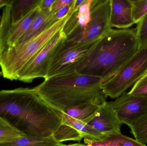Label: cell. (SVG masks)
<instances>
[{
	"label": "cell",
	"mask_w": 147,
	"mask_h": 146,
	"mask_svg": "<svg viewBox=\"0 0 147 146\" xmlns=\"http://www.w3.org/2000/svg\"><path fill=\"white\" fill-rule=\"evenodd\" d=\"M0 117L26 136L47 137L61 125L62 112L43 101L34 88L0 91Z\"/></svg>",
	"instance_id": "cell-1"
},
{
	"label": "cell",
	"mask_w": 147,
	"mask_h": 146,
	"mask_svg": "<svg viewBox=\"0 0 147 146\" xmlns=\"http://www.w3.org/2000/svg\"><path fill=\"white\" fill-rule=\"evenodd\" d=\"M102 82L99 77L74 71L45 79L34 89L43 101L63 112L82 105H103L107 101L101 88Z\"/></svg>",
	"instance_id": "cell-2"
},
{
	"label": "cell",
	"mask_w": 147,
	"mask_h": 146,
	"mask_svg": "<svg viewBox=\"0 0 147 146\" xmlns=\"http://www.w3.org/2000/svg\"><path fill=\"white\" fill-rule=\"evenodd\" d=\"M138 50L136 28H112L98 40L75 71L99 77L104 82L115 75Z\"/></svg>",
	"instance_id": "cell-3"
},
{
	"label": "cell",
	"mask_w": 147,
	"mask_h": 146,
	"mask_svg": "<svg viewBox=\"0 0 147 146\" xmlns=\"http://www.w3.org/2000/svg\"><path fill=\"white\" fill-rule=\"evenodd\" d=\"M73 9L46 30L20 47H10L5 44L0 53L2 76L9 80H18L19 75L44 47L63 28L74 12Z\"/></svg>",
	"instance_id": "cell-4"
},
{
	"label": "cell",
	"mask_w": 147,
	"mask_h": 146,
	"mask_svg": "<svg viewBox=\"0 0 147 146\" xmlns=\"http://www.w3.org/2000/svg\"><path fill=\"white\" fill-rule=\"evenodd\" d=\"M111 12V0H92L90 22L85 27L74 31L66 36L59 51L101 39L112 29L110 24Z\"/></svg>",
	"instance_id": "cell-5"
},
{
	"label": "cell",
	"mask_w": 147,
	"mask_h": 146,
	"mask_svg": "<svg viewBox=\"0 0 147 146\" xmlns=\"http://www.w3.org/2000/svg\"><path fill=\"white\" fill-rule=\"evenodd\" d=\"M147 73V45L138 50L112 78L102 82L105 97L117 98Z\"/></svg>",
	"instance_id": "cell-6"
},
{
	"label": "cell",
	"mask_w": 147,
	"mask_h": 146,
	"mask_svg": "<svg viewBox=\"0 0 147 146\" xmlns=\"http://www.w3.org/2000/svg\"><path fill=\"white\" fill-rule=\"evenodd\" d=\"M66 38L63 29L35 56L19 75L18 80L31 83L37 78L45 79L52 61Z\"/></svg>",
	"instance_id": "cell-7"
},
{
	"label": "cell",
	"mask_w": 147,
	"mask_h": 146,
	"mask_svg": "<svg viewBox=\"0 0 147 146\" xmlns=\"http://www.w3.org/2000/svg\"><path fill=\"white\" fill-rule=\"evenodd\" d=\"M98 40L59 51L51 63L45 79L75 71L78 66L88 56Z\"/></svg>",
	"instance_id": "cell-8"
},
{
	"label": "cell",
	"mask_w": 147,
	"mask_h": 146,
	"mask_svg": "<svg viewBox=\"0 0 147 146\" xmlns=\"http://www.w3.org/2000/svg\"><path fill=\"white\" fill-rule=\"evenodd\" d=\"M112 106L122 124L129 127L147 113V98L125 92L112 102Z\"/></svg>",
	"instance_id": "cell-9"
},
{
	"label": "cell",
	"mask_w": 147,
	"mask_h": 146,
	"mask_svg": "<svg viewBox=\"0 0 147 146\" xmlns=\"http://www.w3.org/2000/svg\"><path fill=\"white\" fill-rule=\"evenodd\" d=\"M86 123L104 135L121 133L122 123L112 106V102H106Z\"/></svg>",
	"instance_id": "cell-10"
},
{
	"label": "cell",
	"mask_w": 147,
	"mask_h": 146,
	"mask_svg": "<svg viewBox=\"0 0 147 146\" xmlns=\"http://www.w3.org/2000/svg\"><path fill=\"white\" fill-rule=\"evenodd\" d=\"M57 21L55 14L52 12L51 9H40L29 28L19 39L14 46L12 47L16 48L25 44Z\"/></svg>",
	"instance_id": "cell-11"
},
{
	"label": "cell",
	"mask_w": 147,
	"mask_h": 146,
	"mask_svg": "<svg viewBox=\"0 0 147 146\" xmlns=\"http://www.w3.org/2000/svg\"><path fill=\"white\" fill-rule=\"evenodd\" d=\"M131 0H111L110 27L129 29L135 24L132 16Z\"/></svg>",
	"instance_id": "cell-12"
},
{
	"label": "cell",
	"mask_w": 147,
	"mask_h": 146,
	"mask_svg": "<svg viewBox=\"0 0 147 146\" xmlns=\"http://www.w3.org/2000/svg\"><path fill=\"white\" fill-rule=\"evenodd\" d=\"M40 10L39 6L30 11L21 19L14 25H11L6 39V45L13 47L19 39L25 33Z\"/></svg>",
	"instance_id": "cell-13"
},
{
	"label": "cell",
	"mask_w": 147,
	"mask_h": 146,
	"mask_svg": "<svg viewBox=\"0 0 147 146\" xmlns=\"http://www.w3.org/2000/svg\"><path fill=\"white\" fill-rule=\"evenodd\" d=\"M62 121L71 125L79 131L83 136L86 145L102 139L105 135L82 121L74 119L62 112Z\"/></svg>",
	"instance_id": "cell-14"
},
{
	"label": "cell",
	"mask_w": 147,
	"mask_h": 146,
	"mask_svg": "<svg viewBox=\"0 0 147 146\" xmlns=\"http://www.w3.org/2000/svg\"><path fill=\"white\" fill-rule=\"evenodd\" d=\"M57 141L53 135L47 137L23 136L11 141L0 144V146H67Z\"/></svg>",
	"instance_id": "cell-15"
},
{
	"label": "cell",
	"mask_w": 147,
	"mask_h": 146,
	"mask_svg": "<svg viewBox=\"0 0 147 146\" xmlns=\"http://www.w3.org/2000/svg\"><path fill=\"white\" fill-rule=\"evenodd\" d=\"M41 0H12L10 4L11 25L17 23L30 11L38 6Z\"/></svg>",
	"instance_id": "cell-16"
},
{
	"label": "cell",
	"mask_w": 147,
	"mask_h": 146,
	"mask_svg": "<svg viewBox=\"0 0 147 146\" xmlns=\"http://www.w3.org/2000/svg\"><path fill=\"white\" fill-rule=\"evenodd\" d=\"M85 146H146L136 139L121 133L105 135L102 139L94 141Z\"/></svg>",
	"instance_id": "cell-17"
},
{
	"label": "cell",
	"mask_w": 147,
	"mask_h": 146,
	"mask_svg": "<svg viewBox=\"0 0 147 146\" xmlns=\"http://www.w3.org/2000/svg\"><path fill=\"white\" fill-rule=\"evenodd\" d=\"M100 107L95 105L87 104L71 107L61 112L85 123L97 113Z\"/></svg>",
	"instance_id": "cell-18"
},
{
	"label": "cell",
	"mask_w": 147,
	"mask_h": 146,
	"mask_svg": "<svg viewBox=\"0 0 147 146\" xmlns=\"http://www.w3.org/2000/svg\"><path fill=\"white\" fill-rule=\"evenodd\" d=\"M53 135L55 139L60 143L69 141L80 142L84 139L82 134L76 129L63 122Z\"/></svg>",
	"instance_id": "cell-19"
},
{
	"label": "cell",
	"mask_w": 147,
	"mask_h": 146,
	"mask_svg": "<svg viewBox=\"0 0 147 146\" xmlns=\"http://www.w3.org/2000/svg\"><path fill=\"white\" fill-rule=\"evenodd\" d=\"M23 136L26 135L7 121L0 117V144L11 141Z\"/></svg>",
	"instance_id": "cell-20"
},
{
	"label": "cell",
	"mask_w": 147,
	"mask_h": 146,
	"mask_svg": "<svg viewBox=\"0 0 147 146\" xmlns=\"http://www.w3.org/2000/svg\"><path fill=\"white\" fill-rule=\"evenodd\" d=\"M129 127L137 141L143 145L147 144V113Z\"/></svg>",
	"instance_id": "cell-21"
},
{
	"label": "cell",
	"mask_w": 147,
	"mask_h": 146,
	"mask_svg": "<svg viewBox=\"0 0 147 146\" xmlns=\"http://www.w3.org/2000/svg\"><path fill=\"white\" fill-rule=\"evenodd\" d=\"M11 3L4 7L1 15V20L0 24V53L3 47L6 44L7 36L11 26L10 18Z\"/></svg>",
	"instance_id": "cell-22"
},
{
	"label": "cell",
	"mask_w": 147,
	"mask_h": 146,
	"mask_svg": "<svg viewBox=\"0 0 147 146\" xmlns=\"http://www.w3.org/2000/svg\"><path fill=\"white\" fill-rule=\"evenodd\" d=\"M132 16L135 24H138L147 13V0H131Z\"/></svg>",
	"instance_id": "cell-23"
},
{
	"label": "cell",
	"mask_w": 147,
	"mask_h": 146,
	"mask_svg": "<svg viewBox=\"0 0 147 146\" xmlns=\"http://www.w3.org/2000/svg\"><path fill=\"white\" fill-rule=\"evenodd\" d=\"M138 50L147 45V13L136 27Z\"/></svg>",
	"instance_id": "cell-24"
},
{
	"label": "cell",
	"mask_w": 147,
	"mask_h": 146,
	"mask_svg": "<svg viewBox=\"0 0 147 146\" xmlns=\"http://www.w3.org/2000/svg\"><path fill=\"white\" fill-rule=\"evenodd\" d=\"M128 93L136 97L147 98V73L134 84Z\"/></svg>",
	"instance_id": "cell-25"
},
{
	"label": "cell",
	"mask_w": 147,
	"mask_h": 146,
	"mask_svg": "<svg viewBox=\"0 0 147 146\" xmlns=\"http://www.w3.org/2000/svg\"><path fill=\"white\" fill-rule=\"evenodd\" d=\"M74 1L75 0H73L71 3L65 6L62 9L58 11L56 13H54L58 20L66 16L73 9H74Z\"/></svg>",
	"instance_id": "cell-26"
},
{
	"label": "cell",
	"mask_w": 147,
	"mask_h": 146,
	"mask_svg": "<svg viewBox=\"0 0 147 146\" xmlns=\"http://www.w3.org/2000/svg\"><path fill=\"white\" fill-rule=\"evenodd\" d=\"M73 1V0H56L52 6L51 10L53 13H56L63 8L71 3Z\"/></svg>",
	"instance_id": "cell-27"
},
{
	"label": "cell",
	"mask_w": 147,
	"mask_h": 146,
	"mask_svg": "<svg viewBox=\"0 0 147 146\" xmlns=\"http://www.w3.org/2000/svg\"><path fill=\"white\" fill-rule=\"evenodd\" d=\"M56 0H41L38 6L40 9H51Z\"/></svg>",
	"instance_id": "cell-28"
},
{
	"label": "cell",
	"mask_w": 147,
	"mask_h": 146,
	"mask_svg": "<svg viewBox=\"0 0 147 146\" xmlns=\"http://www.w3.org/2000/svg\"><path fill=\"white\" fill-rule=\"evenodd\" d=\"M11 1L12 0H0V9L9 4Z\"/></svg>",
	"instance_id": "cell-29"
},
{
	"label": "cell",
	"mask_w": 147,
	"mask_h": 146,
	"mask_svg": "<svg viewBox=\"0 0 147 146\" xmlns=\"http://www.w3.org/2000/svg\"><path fill=\"white\" fill-rule=\"evenodd\" d=\"M86 145L80 143H75V144H71L68 145L67 146H85Z\"/></svg>",
	"instance_id": "cell-30"
},
{
	"label": "cell",
	"mask_w": 147,
	"mask_h": 146,
	"mask_svg": "<svg viewBox=\"0 0 147 146\" xmlns=\"http://www.w3.org/2000/svg\"><path fill=\"white\" fill-rule=\"evenodd\" d=\"M1 16H0V24L1 23Z\"/></svg>",
	"instance_id": "cell-31"
},
{
	"label": "cell",
	"mask_w": 147,
	"mask_h": 146,
	"mask_svg": "<svg viewBox=\"0 0 147 146\" xmlns=\"http://www.w3.org/2000/svg\"><path fill=\"white\" fill-rule=\"evenodd\" d=\"M2 76V74L1 72V71H0V78H1V76Z\"/></svg>",
	"instance_id": "cell-32"
}]
</instances>
